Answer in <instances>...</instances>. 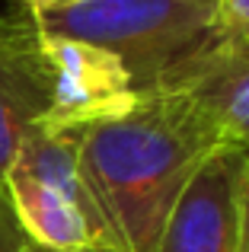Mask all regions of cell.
<instances>
[{
    "label": "cell",
    "instance_id": "1",
    "mask_svg": "<svg viewBox=\"0 0 249 252\" xmlns=\"http://www.w3.org/2000/svg\"><path fill=\"white\" fill-rule=\"evenodd\" d=\"M218 147L211 118L169 86L141 90L124 112L83 131L80 166L119 252L156 249L173 204Z\"/></svg>",
    "mask_w": 249,
    "mask_h": 252
},
{
    "label": "cell",
    "instance_id": "4",
    "mask_svg": "<svg viewBox=\"0 0 249 252\" xmlns=\"http://www.w3.org/2000/svg\"><path fill=\"white\" fill-rule=\"evenodd\" d=\"M35 32H38L45 93H48V118L42 125L87 131L90 125L124 112L137 99L141 90L134 86L119 58H112L109 51L96 48V45L77 42V38L51 35L38 26Z\"/></svg>",
    "mask_w": 249,
    "mask_h": 252
},
{
    "label": "cell",
    "instance_id": "5",
    "mask_svg": "<svg viewBox=\"0 0 249 252\" xmlns=\"http://www.w3.org/2000/svg\"><path fill=\"white\" fill-rule=\"evenodd\" d=\"M249 154L218 147L173 204L154 252H240V201Z\"/></svg>",
    "mask_w": 249,
    "mask_h": 252
},
{
    "label": "cell",
    "instance_id": "3",
    "mask_svg": "<svg viewBox=\"0 0 249 252\" xmlns=\"http://www.w3.org/2000/svg\"><path fill=\"white\" fill-rule=\"evenodd\" d=\"M83 131L35 125L23 137L3 191L26 240L48 252H119L80 166Z\"/></svg>",
    "mask_w": 249,
    "mask_h": 252
},
{
    "label": "cell",
    "instance_id": "11",
    "mask_svg": "<svg viewBox=\"0 0 249 252\" xmlns=\"http://www.w3.org/2000/svg\"><path fill=\"white\" fill-rule=\"evenodd\" d=\"M19 3L32 6V10H51V6H64V3H77V0H19Z\"/></svg>",
    "mask_w": 249,
    "mask_h": 252
},
{
    "label": "cell",
    "instance_id": "8",
    "mask_svg": "<svg viewBox=\"0 0 249 252\" xmlns=\"http://www.w3.org/2000/svg\"><path fill=\"white\" fill-rule=\"evenodd\" d=\"M211 45L249 51V0H218L214 3Z\"/></svg>",
    "mask_w": 249,
    "mask_h": 252
},
{
    "label": "cell",
    "instance_id": "13",
    "mask_svg": "<svg viewBox=\"0 0 249 252\" xmlns=\"http://www.w3.org/2000/svg\"><path fill=\"white\" fill-rule=\"evenodd\" d=\"M35 252H48V249H38V246H35Z\"/></svg>",
    "mask_w": 249,
    "mask_h": 252
},
{
    "label": "cell",
    "instance_id": "12",
    "mask_svg": "<svg viewBox=\"0 0 249 252\" xmlns=\"http://www.w3.org/2000/svg\"><path fill=\"white\" fill-rule=\"evenodd\" d=\"M23 252H35V246H32V243H26V246H23Z\"/></svg>",
    "mask_w": 249,
    "mask_h": 252
},
{
    "label": "cell",
    "instance_id": "9",
    "mask_svg": "<svg viewBox=\"0 0 249 252\" xmlns=\"http://www.w3.org/2000/svg\"><path fill=\"white\" fill-rule=\"evenodd\" d=\"M26 233L19 227L16 214H13V204L6 198V191L0 189V252H23L26 246Z\"/></svg>",
    "mask_w": 249,
    "mask_h": 252
},
{
    "label": "cell",
    "instance_id": "2",
    "mask_svg": "<svg viewBox=\"0 0 249 252\" xmlns=\"http://www.w3.org/2000/svg\"><path fill=\"white\" fill-rule=\"evenodd\" d=\"M214 3L218 0H77L51 10L23 6L38 29L109 51L137 90H150L211 38Z\"/></svg>",
    "mask_w": 249,
    "mask_h": 252
},
{
    "label": "cell",
    "instance_id": "7",
    "mask_svg": "<svg viewBox=\"0 0 249 252\" xmlns=\"http://www.w3.org/2000/svg\"><path fill=\"white\" fill-rule=\"evenodd\" d=\"M156 86L186 93L211 118L224 144L249 154V51L205 42Z\"/></svg>",
    "mask_w": 249,
    "mask_h": 252
},
{
    "label": "cell",
    "instance_id": "6",
    "mask_svg": "<svg viewBox=\"0 0 249 252\" xmlns=\"http://www.w3.org/2000/svg\"><path fill=\"white\" fill-rule=\"evenodd\" d=\"M48 118L38 32L13 0L0 16V189L23 137Z\"/></svg>",
    "mask_w": 249,
    "mask_h": 252
},
{
    "label": "cell",
    "instance_id": "10",
    "mask_svg": "<svg viewBox=\"0 0 249 252\" xmlns=\"http://www.w3.org/2000/svg\"><path fill=\"white\" fill-rule=\"evenodd\" d=\"M240 252H249V166L243 179V201H240Z\"/></svg>",
    "mask_w": 249,
    "mask_h": 252
}]
</instances>
